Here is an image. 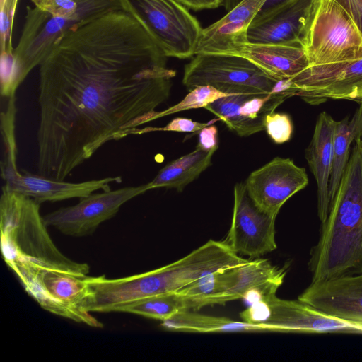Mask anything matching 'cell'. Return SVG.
<instances>
[{"instance_id": "cell-24", "label": "cell", "mask_w": 362, "mask_h": 362, "mask_svg": "<svg viewBox=\"0 0 362 362\" xmlns=\"http://www.w3.org/2000/svg\"><path fill=\"white\" fill-rule=\"evenodd\" d=\"M186 310L183 299L175 292L141 300L125 308L122 312L164 321Z\"/></svg>"}, {"instance_id": "cell-17", "label": "cell", "mask_w": 362, "mask_h": 362, "mask_svg": "<svg viewBox=\"0 0 362 362\" xmlns=\"http://www.w3.org/2000/svg\"><path fill=\"white\" fill-rule=\"evenodd\" d=\"M337 121L326 112L316 120L313 135L305 157L317 184V216L323 223L327 218L330 198L329 182L333 163V142Z\"/></svg>"}, {"instance_id": "cell-8", "label": "cell", "mask_w": 362, "mask_h": 362, "mask_svg": "<svg viewBox=\"0 0 362 362\" xmlns=\"http://www.w3.org/2000/svg\"><path fill=\"white\" fill-rule=\"evenodd\" d=\"M4 155L1 162V176L7 189L31 197L38 203L59 202L71 198H83L94 192L110 189V183L121 182L122 177H108L81 182L57 180L17 168L16 139L4 140Z\"/></svg>"}, {"instance_id": "cell-13", "label": "cell", "mask_w": 362, "mask_h": 362, "mask_svg": "<svg viewBox=\"0 0 362 362\" xmlns=\"http://www.w3.org/2000/svg\"><path fill=\"white\" fill-rule=\"evenodd\" d=\"M315 1L290 0L255 17L247 30V43L303 47Z\"/></svg>"}, {"instance_id": "cell-9", "label": "cell", "mask_w": 362, "mask_h": 362, "mask_svg": "<svg viewBox=\"0 0 362 362\" xmlns=\"http://www.w3.org/2000/svg\"><path fill=\"white\" fill-rule=\"evenodd\" d=\"M149 190L148 184L103 190L81 198L74 206L60 208L43 216L47 226L62 233L83 237L92 234L103 222L112 218L129 200Z\"/></svg>"}, {"instance_id": "cell-6", "label": "cell", "mask_w": 362, "mask_h": 362, "mask_svg": "<svg viewBox=\"0 0 362 362\" xmlns=\"http://www.w3.org/2000/svg\"><path fill=\"white\" fill-rule=\"evenodd\" d=\"M310 66L362 58V33L334 0H315L303 43Z\"/></svg>"}, {"instance_id": "cell-4", "label": "cell", "mask_w": 362, "mask_h": 362, "mask_svg": "<svg viewBox=\"0 0 362 362\" xmlns=\"http://www.w3.org/2000/svg\"><path fill=\"white\" fill-rule=\"evenodd\" d=\"M123 9L136 19L167 57L195 55L202 30L187 8L175 0H120Z\"/></svg>"}, {"instance_id": "cell-25", "label": "cell", "mask_w": 362, "mask_h": 362, "mask_svg": "<svg viewBox=\"0 0 362 362\" xmlns=\"http://www.w3.org/2000/svg\"><path fill=\"white\" fill-rule=\"evenodd\" d=\"M226 95H228L210 86H197L190 90L189 93L177 104L163 112H158L156 119L183 110L204 107L214 100Z\"/></svg>"}, {"instance_id": "cell-18", "label": "cell", "mask_w": 362, "mask_h": 362, "mask_svg": "<svg viewBox=\"0 0 362 362\" xmlns=\"http://www.w3.org/2000/svg\"><path fill=\"white\" fill-rule=\"evenodd\" d=\"M247 263L208 274L176 293L183 299L186 309L193 311L235 300L238 284Z\"/></svg>"}, {"instance_id": "cell-26", "label": "cell", "mask_w": 362, "mask_h": 362, "mask_svg": "<svg viewBox=\"0 0 362 362\" xmlns=\"http://www.w3.org/2000/svg\"><path fill=\"white\" fill-rule=\"evenodd\" d=\"M18 0H1V58H13L12 33Z\"/></svg>"}, {"instance_id": "cell-3", "label": "cell", "mask_w": 362, "mask_h": 362, "mask_svg": "<svg viewBox=\"0 0 362 362\" xmlns=\"http://www.w3.org/2000/svg\"><path fill=\"white\" fill-rule=\"evenodd\" d=\"M40 204L31 197L2 187L0 230L5 263L16 277L48 269L87 276L88 264L68 258L52 241Z\"/></svg>"}, {"instance_id": "cell-10", "label": "cell", "mask_w": 362, "mask_h": 362, "mask_svg": "<svg viewBox=\"0 0 362 362\" xmlns=\"http://www.w3.org/2000/svg\"><path fill=\"white\" fill-rule=\"evenodd\" d=\"M296 95L311 105L362 97V58L309 66L290 79Z\"/></svg>"}, {"instance_id": "cell-29", "label": "cell", "mask_w": 362, "mask_h": 362, "mask_svg": "<svg viewBox=\"0 0 362 362\" xmlns=\"http://www.w3.org/2000/svg\"><path fill=\"white\" fill-rule=\"evenodd\" d=\"M197 147L205 151L218 149V129L215 125H208L199 131Z\"/></svg>"}, {"instance_id": "cell-15", "label": "cell", "mask_w": 362, "mask_h": 362, "mask_svg": "<svg viewBox=\"0 0 362 362\" xmlns=\"http://www.w3.org/2000/svg\"><path fill=\"white\" fill-rule=\"evenodd\" d=\"M298 300L330 315L362 325V273L311 281Z\"/></svg>"}, {"instance_id": "cell-11", "label": "cell", "mask_w": 362, "mask_h": 362, "mask_svg": "<svg viewBox=\"0 0 362 362\" xmlns=\"http://www.w3.org/2000/svg\"><path fill=\"white\" fill-rule=\"evenodd\" d=\"M230 228L225 240L236 254L259 258L276 250V218L260 210L249 197L245 184L234 187Z\"/></svg>"}, {"instance_id": "cell-27", "label": "cell", "mask_w": 362, "mask_h": 362, "mask_svg": "<svg viewBox=\"0 0 362 362\" xmlns=\"http://www.w3.org/2000/svg\"><path fill=\"white\" fill-rule=\"evenodd\" d=\"M264 128L270 139L281 144L290 140L293 126L288 115L273 112L265 117Z\"/></svg>"}, {"instance_id": "cell-2", "label": "cell", "mask_w": 362, "mask_h": 362, "mask_svg": "<svg viewBox=\"0 0 362 362\" xmlns=\"http://www.w3.org/2000/svg\"><path fill=\"white\" fill-rule=\"evenodd\" d=\"M310 255L312 281L362 273V132L352 143L327 218Z\"/></svg>"}, {"instance_id": "cell-19", "label": "cell", "mask_w": 362, "mask_h": 362, "mask_svg": "<svg viewBox=\"0 0 362 362\" xmlns=\"http://www.w3.org/2000/svg\"><path fill=\"white\" fill-rule=\"evenodd\" d=\"M237 55L250 59L279 81L291 79L310 66L301 46L247 42Z\"/></svg>"}, {"instance_id": "cell-30", "label": "cell", "mask_w": 362, "mask_h": 362, "mask_svg": "<svg viewBox=\"0 0 362 362\" xmlns=\"http://www.w3.org/2000/svg\"><path fill=\"white\" fill-rule=\"evenodd\" d=\"M351 16L362 33V0H334Z\"/></svg>"}, {"instance_id": "cell-21", "label": "cell", "mask_w": 362, "mask_h": 362, "mask_svg": "<svg viewBox=\"0 0 362 362\" xmlns=\"http://www.w3.org/2000/svg\"><path fill=\"white\" fill-rule=\"evenodd\" d=\"M31 2L52 16L68 21L74 28L108 13L124 10L120 0H31Z\"/></svg>"}, {"instance_id": "cell-20", "label": "cell", "mask_w": 362, "mask_h": 362, "mask_svg": "<svg viewBox=\"0 0 362 362\" xmlns=\"http://www.w3.org/2000/svg\"><path fill=\"white\" fill-rule=\"evenodd\" d=\"M161 327L168 331L194 333L276 332L271 325L206 315L188 310L180 311L162 321Z\"/></svg>"}, {"instance_id": "cell-32", "label": "cell", "mask_w": 362, "mask_h": 362, "mask_svg": "<svg viewBox=\"0 0 362 362\" xmlns=\"http://www.w3.org/2000/svg\"><path fill=\"white\" fill-rule=\"evenodd\" d=\"M290 0H266L255 17H259Z\"/></svg>"}, {"instance_id": "cell-23", "label": "cell", "mask_w": 362, "mask_h": 362, "mask_svg": "<svg viewBox=\"0 0 362 362\" xmlns=\"http://www.w3.org/2000/svg\"><path fill=\"white\" fill-rule=\"evenodd\" d=\"M362 132V103L353 116L337 122L333 142V163L329 182L330 203L339 186L341 175L349 158L352 143Z\"/></svg>"}, {"instance_id": "cell-12", "label": "cell", "mask_w": 362, "mask_h": 362, "mask_svg": "<svg viewBox=\"0 0 362 362\" xmlns=\"http://www.w3.org/2000/svg\"><path fill=\"white\" fill-rule=\"evenodd\" d=\"M308 184L304 168L296 165L290 158L276 157L252 172L245 186L260 210L276 217L284 204Z\"/></svg>"}, {"instance_id": "cell-34", "label": "cell", "mask_w": 362, "mask_h": 362, "mask_svg": "<svg viewBox=\"0 0 362 362\" xmlns=\"http://www.w3.org/2000/svg\"><path fill=\"white\" fill-rule=\"evenodd\" d=\"M353 101L358 103V104L362 103V97L357 98L354 99Z\"/></svg>"}, {"instance_id": "cell-5", "label": "cell", "mask_w": 362, "mask_h": 362, "mask_svg": "<svg viewBox=\"0 0 362 362\" xmlns=\"http://www.w3.org/2000/svg\"><path fill=\"white\" fill-rule=\"evenodd\" d=\"M281 81L250 59L237 54H195L185 66L183 84L189 90L210 86L226 95L271 93Z\"/></svg>"}, {"instance_id": "cell-7", "label": "cell", "mask_w": 362, "mask_h": 362, "mask_svg": "<svg viewBox=\"0 0 362 362\" xmlns=\"http://www.w3.org/2000/svg\"><path fill=\"white\" fill-rule=\"evenodd\" d=\"M243 321L272 326L276 332L362 334V325L327 314L300 300L276 293L260 297L240 314Z\"/></svg>"}, {"instance_id": "cell-31", "label": "cell", "mask_w": 362, "mask_h": 362, "mask_svg": "<svg viewBox=\"0 0 362 362\" xmlns=\"http://www.w3.org/2000/svg\"><path fill=\"white\" fill-rule=\"evenodd\" d=\"M187 8L194 11L213 9L219 7L223 0H175Z\"/></svg>"}, {"instance_id": "cell-1", "label": "cell", "mask_w": 362, "mask_h": 362, "mask_svg": "<svg viewBox=\"0 0 362 362\" xmlns=\"http://www.w3.org/2000/svg\"><path fill=\"white\" fill-rule=\"evenodd\" d=\"M124 10L67 31L39 66V175L64 180L105 143L156 119L175 71Z\"/></svg>"}, {"instance_id": "cell-16", "label": "cell", "mask_w": 362, "mask_h": 362, "mask_svg": "<svg viewBox=\"0 0 362 362\" xmlns=\"http://www.w3.org/2000/svg\"><path fill=\"white\" fill-rule=\"evenodd\" d=\"M265 1L243 0L220 20L202 28L195 54H237L247 42V28Z\"/></svg>"}, {"instance_id": "cell-28", "label": "cell", "mask_w": 362, "mask_h": 362, "mask_svg": "<svg viewBox=\"0 0 362 362\" xmlns=\"http://www.w3.org/2000/svg\"><path fill=\"white\" fill-rule=\"evenodd\" d=\"M207 123H201L194 122L190 119L177 117L172 119L165 127L162 128H151L149 129H145L141 132V133L146 132L148 131H173L177 132H199L204 127L208 126Z\"/></svg>"}, {"instance_id": "cell-33", "label": "cell", "mask_w": 362, "mask_h": 362, "mask_svg": "<svg viewBox=\"0 0 362 362\" xmlns=\"http://www.w3.org/2000/svg\"><path fill=\"white\" fill-rule=\"evenodd\" d=\"M243 0H223L225 9L229 12L238 6Z\"/></svg>"}, {"instance_id": "cell-22", "label": "cell", "mask_w": 362, "mask_h": 362, "mask_svg": "<svg viewBox=\"0 0 362 362\" xmlns=\"http://www.w3.org/2000/svg\"><path fill=\"white\" fill-rule=\"evenodd\" d=\"M215 151H205L196 147L191 153L171 161L147 183L149 189L167 187L182 191L211 164V158Z\"/></svg>"}, {"instance_id": "cell-14", "label": "cell", "mask_w": 362, "mask_h": 362, "mask_svg": "<svg viewBox=\"0 0 362 362\" xmlns=\"http://www.w3.org/2000/svg\"><path fill=\"white\" fill-rule=\"evenodd\" d=\"M291 96L286 91L228 95L204 108L214 114L238 135L247 136L264 130L265 117Z\"/></svg>"}]
</instances>
